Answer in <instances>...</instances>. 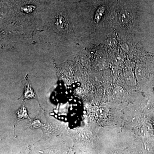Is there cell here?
I'll return each instance as SVG.
<instances>
[{
    "label": "cell",
    "mask_w": 154,
    "mask_h": 154,
    "mask_svg": "<svg viewBox=\"0 0 154 154\" xmlns=\"http://www.w3.org/2000/svg\"><path fill=\"white\" fill-rule=\"evenodd\" d=\"M105 11V8L103 7H100L98 9V10L96 12L95 17H94V22L95 23H97L99 22L102 17V16H103V14H104Z\"/></svg>",
    "instance_id": "cell-6"
},
{
    "label": "cell",
    "mask_w": 154,
    "mask_h": 154,
    "mask_svg": "<svg viewBox=\"0 0 154 154\" xmlns=\"http://www.w3.org/2000/svg\"><path fill=\"white\" fill-rule=\"evenodd\" d=\"M35 9V7L33 6H26L22 8V11L26 13H30L33 12Z\"/></svg>",
    "instance_id": "cell-7"
},
{
    "label": "cell",
    "mask_w": 154,
    "mask_h": 154,
    "mask_svg": "<svg viewBox=\"0 0 154 154\" xmlns=\"http://www.w3.org/2000/svg\"><path fill=\"white\" fill-rule=\"evenodd\" d=\"M119 20L122 24L124 25H127L129 24L131 19L128 14L126 13H122L119 15Z\"/></svg>",
    "instance_id": "cell-5"
},
{
    "label": "cell",
    "mask_w": 154,
    "mask_h": 154,
    "mask_svg": "<svg viewBox=\"0 0 154 154\" xmlns=\"http://www.w3.org/2000/svg\"><path fill=\"white\" fill-rule=\"evenodd\" d=\"M23 99H29L35 98L36 97V94L33 91L30 83L28 82L27 79H25L24 84V90L23 94Z\"/></svg>",
    "instance_id": "cell-1"
},
{
    "label": "cell",
    "mask_w": 154,
    "mask_h": 154,
    "mask_svg": "<svg viewBox=\"0 0 154 154\" xmlns=\"http://www.w3.org/2000/svg\"><path fill=\"white\" fill-rule=\"evenodd\" d=\"M55 24L56 26L60 29H64L66 28V23L65 19L61 15L58 16Z\"/></svg>",
    "instance_id": "cell-4"
},
{
    "label": "cell",
    "mask_w": 154,
    "mask_h": 154,
    "mask_svg": "<svg viewBox=\"0 0 154 154\" xmlns=\"http://www.w3.org/2000/svg\"><path fill=\"white\" fill-rule=\"evenodd\" d=\"M16 116L17 120H21L24 119H30L27 113V109L24 104L21 105L19 109L16 111Z\"/></svg>",
    "instance_id": "cell-3"
},
{
    "label": "cell",
    "mask_w": 154,
    "mask_h": 154,
    "mask_svg": "<svg viewBox=\"0 0 154 154\" xmlns=\"http://www.w3.org/2000/svg\"><path fill=\"white\" fill-rule=\"evenodd\" d=\"M43 113H39L34 119L31 121L30 126L32 127L33 128H43L45 126V119L44 116H42Z\"/></svg>",
    "instance_id": "cell-2"
}]
</instances>
